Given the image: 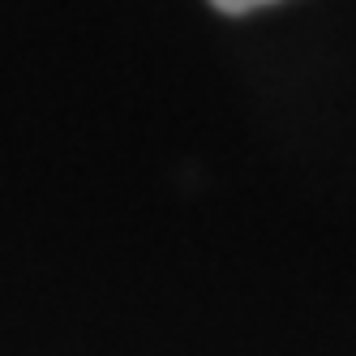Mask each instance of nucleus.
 Instances as JSON below:
<instances>
[{"mask_svg": "<svg viewBox=\"0 0 356 356\" xmlns=\"http://www.w3.org/2000/svg\"><path fill=\"white\" fill-rule=\"evenodd\" d=\"M211 5L227 17H241V13H253V9H262V5H275V0H211Z\"/></svg>", "mask_w": 356, "mask_h": 356, "instance_id": "1", "label": "nucleus"}]
</instances>
